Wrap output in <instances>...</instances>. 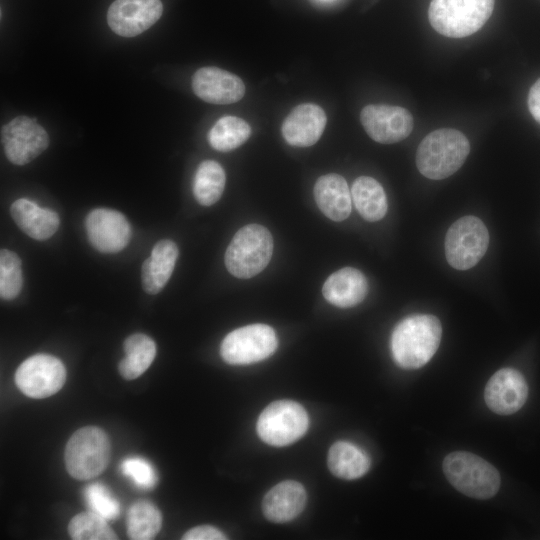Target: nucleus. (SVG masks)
Here are the masks:
<instances>
[{"instance_id": "1", "label": "nucleus", "mask_w": 540, "mask_h": 540, "mask_svg": "<svg viewBox=\"0 0 540 540\" xmlns=\"http://www.w3.org/2000/svg\"><path fill=\"white\" fill-rule=\"evenodd\" d=\"M442 335L439 319L430 314H413L394 328L390 348L394 361L403 369L424 366L437 351Z\"/></svg>"}, {"instance_id": "31", "label": "nucleus", "mask_w": 540, "mask_h": 540, "mask_svg": "<svg viewBox=\"0 0 540 540\" xmlns=\"http://www.w3.org/2000/svg\"><path fill=\"white\" fill-rule=\"evenodd\" d=\"M83 494L91 511L106 520H113L119 516L120 504L103 484L92 483L85 488Z\"/></svg>"}, {"instance_id": "11", "label": "nucleus", "mask_w": 540, "mask_h": 540, "mask_svg": "<svg viewBox=\"0 0 540 540\" xmlns=\"http://www.w3.org/2000/svg\"><path fill=\"white\" fill-rule=\"evenodd\" d=\"M1 141L7 159L21 166L47 149L49 136L35 119L21 115L1 127Z\"/></svg>"}, {"instance_id": "18", "label": "nucleus", "mask_w": 540, "mask_h": 540, "mask_svg": "<svg viewBox=\"0 0 540 540\" xmlns=\"http://www.w3.org/2000/svg\"><path fill=\"white\" fill-rule=\"evenodd\" d=\"M307 494L297 481H282L271 488L263 498L264 516L275 523H284L296 518L304 509Z\"/></svg>"}, {"instance_id": "26", "label": "nucleus", "mask_w": 540, "mask_h": 540, "mask_svg": "<svg viewBox=\"0 0 540 540\" xmlns=\"http://www.w3.org/2000/svg\"><path fill=\"white\" fill-rule=\"evenodd\" d=\"M226 175L223 167L214 160H205L197 168L193 193L195 199L203 206L216 203L225 187Z\"/></svg>"}, {"instance_id": "32", "label": "nucleus", "mask_w": 540, "mask_h": 540, "mask_svg": "<svg viewBox=\"0 0 540 540\" xmlns=\"http://www.w3.org/2000/svg\"><path fill=\"white\" fill-rule=\"evenodd\" d=\"M122 472L142 489H152L157 484V473L147 460L141 457H128L121 464Z\"/></svg>"}, {"instance_id": "28", "label": "nucleus", "mask_w": 540, "mask_h": 540, "mask_svg": "<svg viewBox=\"0 0 540 540\" xmlns=\"http://www.w3.org/2000/svg\"><path fill=\"white\" fill-rule=\"evenodd\" d=\"M162 526V515L151 502L139 500L127 514V534L133 540L153 539Z\"/></svg>"}, {"instance_id": "17", "label": "nucleus", "mask_w": 540, "mask_h": 540, "mask_svg": "<svg viewBox=\"0 0 540 540\" xmlns=\"http://www.w3.org/2000/svg\"><path fill=\"white\" fill-rule=\"evenodd\" d=\"M326 121V114L319 105L302 103L294 107L284 119L281 132L288 144L309 147L320 139Z\"/></svg>"}, {"instance_id": "8", "label": "nucleus", "mask_w": 540, "mask_h": 540, "mask_svg": "<svg viewBox=\"0 0 540 540\" xmlns=\"http://www.w3.org/2000/svg\"><path fill=\"white\" fill-rule=\"evenodd\" d=\"M488 244L489 234L482 220L472 215L461 217L447 231L446 259L455 269H470L482 259Z\"/></svg>"}, {"instance_id": "3", "label": "nucleus", "mask_w": 540, "mask_h": 540, "mask_svg": "<svg viewBox=\"0 0 540 540\" xmlns=\"http://www.w3.org/2000/svg\"><path fill=\"white\" fill-rule=\"evenodd\" d=\"M449 483L462 494L486 500L495 496L501 484L497 469L483 458L466 451H455L443 460Z\"/></svg>"}, {"instance_id": "25", "label": "nucleus", "mask_w": 540, "mask_h": 540, "mask_svg": "<svg viewBox=\"0 0 540 540\" xmlns=\"http://www.w3.org/2000/svg\"><path fill=\"white\" fill-rule=\"evenodd\" d=\"M125 357L119 362L121 376L132 380L142 375L156 356V344L152 338L142 333H135L124 341Z\"/></svg>"}, {"instance_id": "33", "label": "nucleus", "mask_w": 540, "mask_h": 540, "mask_svg": "<svg viewBox=\"0 0 540 540\" xmlns=\"http://www.w3.org/2000/svg\"><path fill=\"white\" fill-rule=\"evenodd\" d=\"M226 538L220 530L209 525L194 527L182 537L184 540H223Z\"/></svg>"}, {"instance_id": "15", "label": "nucleus", "mask_w": 540, "mask_h": 540, "mask_svg": "<svg viewBox=\"0 0 540 540\" xmlns=\"http://www.w3.org/2000/svg\"><path fill=\"white\" fill-rule=\"evenodd\" d=\"M528 385L524 376L513 368H502L489 379L484 399L491 411L499 415L517 412L526 402Z\"/></svg>"}, {"instance_id": "9", "label": "nucleus", "mask_w": 540, "mask_h": 540, "mask_svg": "<svg viewBox=\"0 0 540 540\" xmlns=\"http://www.w3.org/2000/svg\"><path fill=\"white\" fill-rule=\"evenodd\" d=\"M278 347V339L272 327L251 324L227 334L220 347L223 360L231 365H247L271 356Z\"/></svg>"}, {"instance_id": "10", "label": "nucleus", "mask_w": 540, "mask_h": 540, "mask_svg": "<svg viewBox=\"0 0 540 540\" xmlns=\"http://www.w3.org/2000/svg\"><path fill=\"white\" fill-rule=\"evenodd\" d=\"M66 380L61 360L49 354H36L24 360L15 373L17 387L28 397L47 398L58 392Z\"/></svg>"}, {"instance_id": "30", "label": "nucleus", "mask_w": 540, "mask_h": 540, "mask_svg": "<svg viewBox=\"0 0 540 540\" xmlns=\"http://www.w3.org/2000/svg\"><path fill=\"white\" fill-rule=\"evenodd\" d=\"M21 259L8 249L0 251V296L5 300H12L18 296L22 289Z\"/></svg>"}, {"instance_id": "23", "label": "nucleus", "mask_w": 540, "mask_h": 540, "mask_svg": "<svg viewBox=\"0 0 540 540\" xmlns=\"http://www.w3.org/2000/svg\"><path fill=\"white\" fill-rule=\"evenodd\" d=\"M327 463L333 475L345 480L362 477L371 465L367 453L347 441H337L330 447Z\"/></svg>"}, {"instance_id": "22", "label": "nucleus", "mask_w": 540, "mask_h": 540, "mask_svg": "<svg viewBox=\"0 0 540 540\" xmlns=\"http://www.w3.org/2000/svg\"><path fill=\"white\" fill-rule=\"evenodd\" d=\"M178 255V247L170 239H162L154 245L141 268V282L146 293L157 294L164 288L173 273Z\"/></svg>"}, {"instance_id": "19", "label": "nucleus", "mask_w": 540, "mask_h": 540, "mask_svg": "<svg viewBox=\"0 0 540 540\" xmlns=\"http://www.w3.org/2000/svg\"><path fill=\"white\" fill-rule=\"evenodd\" d=\"M368 292V283L358 269L345 267L331 274L325 281L322 293L332 305L350 308L360 304Z\"/></svg>"}, {"instance_id": "13", "label": "nucleus", "mask_w": 540, "mask_h": 540, "mask_svg": "<svg viewBox=\"0 0 540 540\" xmlns=\"http://www.w3.org/2000/svg\"><path fill=\"white\" fill-rule=\"evenodd\" d=\"M85 229L91 245L102 253L123 250L131 239V226L119 211L96 208L85 218Z\"/></svg>"}, {"instance_id": "6", "label": "nucleus", "mask_w": 540, "mask_h": 540, "mask_svg": "<svg viewBox=\"0 0 540 540\" xmlns=\"http://www.w3.org/2000/svg\"><path fill=\"white\" fill-rule=\"evenodd\" d=\"M110 459L107 434L96 426H86L72 434L65 449L68 473L78 480H89L102 473Z\"/></svg>"}, {"instance_id": "34", "label": "nucleus", "mask_w": 540, "mask_h": 540, "mask_svg": "<svg viewBox=\"0 0 540 540\" xmlns=\"http://www.w3.org/2000/svg\"><path fill=\"white\" fill-rule=\"evenodd\" d=\"M528 108L534 119L540 123V78L529 90Z\"/></svg>"}, {"instance_id": "21", "label": "nucleus", "mask_w": 540, "mask_h": 540, "mask_svg": "<svg viewBox=\"0 0 540 540\" xmlns=\"http://www.w3.org/2000/svg\"><path fill=\"white\" fill-rule=\"evenodd\" d=\"M10 213L17 226L26 235L39 241L49 239L60 225L56 212L41 208L26 198L14 201L10 206Z\"/></svg>"}, {"instance_id": "2", "label": "nucleus", "mask_w": 540, "mask_h": 540, "mask_svg": "<svg viewBox=\"0 0 540 540\" xmlns=\"http://www.w3.org/2000/svg\"><path fill=\"white\" fill-rule=\"evenodd\" d=\"M469 152V141L462 132L442 128L429 133L421 141L416 152V165L423 176L441 180L454 174Z\"/></svg>"}, {"instance_id": "24", "label": "nucleus", "mask_w": 540, "mask_h": 540, "mask_svg": "<svg viewBox=\"0 0 540 540\" xmlns=\"http://www.w3.org/2000/svg\"><path fill=\"white\" fill-rule=\"evenodd\" d=\"M351 197L357 211L367 221H379L387 213L388 203L385 191L372 177H358L353 182Z\"/></svg>"}, {"instance_id": "4", "label": "nucleus", "mask_w": 540, "mask_h": 540, "mask_svg": "<svg viewBox=\"0 0 540 540\" xmlns=\"http://www.w3.org/2000/svg\"><path fill=\"white\" fill-rule=\"evenodd\" d=\"M495 0H431L428 18L441 35L462 38L480 30L492 15Z\"/></svg>"}, {"instance_id": "27", "label": "nucleus", "mask_w": 540, "mask_h": 540, "mask_svg": "<svg viewBox=\"0 0 540 540\" xmlns=\"http://www.w3.org/2000/svg\"><path fill=\"white\" fill-rule=\"evenodd\" d=\"M250 135L251 127L245 120L236 116H224L210 129L208 141L215 150L229 152L244 144Z\"/></svg>"}, {"instance_id": "5", "label": "nucleus", "mask_w": 540, "mask_h": 540, "mask_svg": "<svg viewBox=\"0 0 540 540\" xmlns=\"http://www.w3.org/2000/svg\"><path fill=\"white\" fill-rule=\"evenodd\" d=\"M270 231L260 224H248L234 235L225 252V266L237 278H251L270 262L273 253Z\"/></svg>"}, {"instance_id": "14", "label": "nucleus", "mask_w": 540, "mask_h": 540, "mask_svg": "<svg viewBox=\"0 0 540 540\" xmlns=\"http://www.w3.org/2000/svg\"><path fill=\"white\" fill-rule=\"evenodd\" d=\"M161 0H115L107 12V22L113 32L122 37H135L161 17Z\"/></svg>"}, {"instance_id": "35", "label": "nucleus", "mask_w": 540, "mask_h": 540, "mask_svg": "<svg viewBox=\"0 0 540 540\" xmlns=\"http://www.w3.org/2000/svg\"><path fill=\"white\" fill-rule=\"evenodd\" d=\"M315 1H317L319 3H332V2H334L336 0H315Z\"/></svg>"}, {"instance_id": "20", "label": "nucleus", "mask_w": 540, "mask_h": 540, "mask_svg": "<svg viewBox=\"0 0 540 540\" xmlns=\"http://www.w3.org/2000/svg\"><path fill=\"white\" fill-rule=\"evenodd\" d=\"M313 193L318 208L329 219L339 222L350 215L351 192L341 175L329 173L320 176Z\"/></svg>"}, {"instance_id": "29", "label": "nucleus", "mask_w": 540, "mask_h": 540, "mask_svg": "<svg viewBox=\"0 0 540 540\" xmlns=\"http://www.w3.org/2000/svg\"><path fill=\"white\" fill-rule=\"evenodd\" d=\"M68 531L71 538L75 540L117 539L107 520L93 511L74 516L68 525Z\"/></svg>"}, {"instance_id": "12", "label": "nucleus", "mask_w": 540, "mask_h": 540, "mask_svg": "<svg viewBox=\"0 0 540 540\" xmlns=\"http://www.w3.org/2000/svg\"><path fill=\"white\" fill-rule=\"evenodd\" d=\"M360 121L370 138L382 144L404 140L414 126L413 117L407 109L386 104L365 106L361 110Z\"/></svg>"}, {"instance_id": "16", "label": "nucleus", "mask_w": 540, "mask_h": 540, "mask_svg": "<svg viewBox=\"0 0 540 540\" xmlns=\"http://www.w3.org/2000/svg\"><path fill=\"white\" fill-rule=\"evenodd\" d=\"M192 89L205 102L218 105L235 103L245 95L240 77L218 67H202L192 77Z\"/></svg>"}, {"instance_id": "7", "label": "nucleus", "mask_w": 540, "mask_h": 540, "mask_svg": "<svg viewBox=\"0 0 540 540\" xmlns=\"http://www.w3.org/2000/svg\"><path fill=\"white\" fill-rule=\"evenodd\" d=\"M308 427L307 412L299 403L290 400L272 402L257 421L261 440L276 447L292 444L306 433Z\"/></svg>"}]
</instances>
